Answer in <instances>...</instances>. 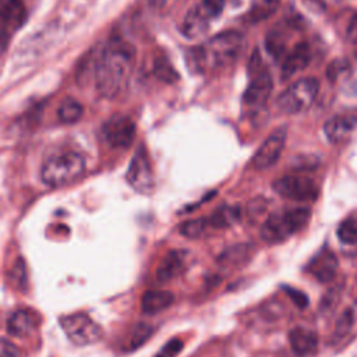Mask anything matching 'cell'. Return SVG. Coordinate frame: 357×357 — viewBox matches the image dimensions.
Wrapping results in <instances>:
<instances>
[{
	"instance_id": "25",
	"label": "cell",
	"mask_w": 357,
	"mask_h": 357,
	"mask_svg": "<svg viewBox=\"0 0 357 357\" xmlns=\"http://www.w3.org/2000/svg\"><path fill=\"white\" fill-rule=\"evenodd\" d=\"M209 222L208 219H195V220H190L187 223H184L181 226V233L185 236V237H190V238H197L199 236H202L205 231H206V227H208Z\"/></svg>"
},
{
	"instance_id": "17",
	"label": "cell",
	"mask_w": 357,
	"mask_h": 357,
	"mask_svg": "<svg viewBox=\"0 0 357 357\" xmlns=\"http://www.w3.org/2000/svg\"><path fill=\"white\" fill-rule=\"evenodd\" d=\"M187 255L180 250H172L160 261L156 269V278L159 282H167L178 276L185 269Z\"/></svg>"
},
{
	"instance_id": "28",
	"label": "cell",
	"mask_w": 357,
	"mask_h": 357,
	"mask_svg": "<svg viewBox=\"0 0 357 357\" xmlns=\"http://www.w3.org/2000/svg\"><path fill=\"white\" fill-rule=\"evenodd\" d=\"M283 290L286 291V294L289 296V298L298 307V308H305L310 303L308 297L305 293H303L298 289H294L291 286H283Z\"/></svg>"
},
{
	"instance_id": "32",
	"label": "cell",
	"mask_w": 357,
	"mask_h": 357,
	"mask_svg": "<svg viewBox=\"0 0 357 357\" xmlns=\"http://www.w3.org/2000/svg\"><path fill=\"white\" fill-rule=\"evenodd\" d=\"M0 357H18V349L11 342L0 339Z\"/></svg>"
},
{
	"instance_id": "4",
	"label": "cell",
	"mask_w": 357,
	"mask_h": 357,
	"mask_svg": "<svg viewBox=\"0 0 357 357\" xmlns=\"http://www.w3.org/2000/svg\"><path fill=\"white\" fill-rule=\"evenodd\" d=\"M85 170V159L77 152H63L45 160L40 169L42 181L50 187H60L75 181Z\"/></svg>"
},
{
	"instance_id": "16",
	"label": "cell",
	"mask_w": 357,
	"mask_h": 357,
	"mask_svg": "<svg viewBox=\"0 0 357 357\" xmlns=\"http://www.w3.org/2000/svg\"><path fill=\"white\" fill-rule=\"evenodd\" d=\"M289 342L297 356H311L318 349V335L308 328L296 326L289 333Z\"/></svg>"
},
{
	"instance_id": "12",
	"label": "cell",
	"mask_w": 357,
	"mask_h": 357,
	"mask_svg": "<svg viewBox=\"0 0 357 357\" xmlns=\"http://www.w3.org/2000/svg\"><path fill=\"white\" fill-rule=\"evenodd\" d=\"M272 88H273V82H272V77H271L269 71L261 70L250 81L245 92H244L243 100L250 107H258V106L264 105V102L269 98Z\"/></svg>"
},
{
	"instance_id": "29",
	"label": "cell",
	"mask_w": 357,
	"mask_h": 357,
	"mask_svg": "<svg viewBox=\"0 0 357 357\" xmlns=\"http://www.w3.org/2000/svg\"><path fill=\"white\" fill-rule=\"evenodd\" d=\"M199 4L212 18H218L223 11L225 0H201Z\"/></svg>"
},
{
	"instance_id": "18",
	"label": "cell",
	"mask_w": 357,
	"mask_h": 357,
	"mask_svg": "<svg viewBox=\"0 0 357 357\" xmlns=\"http://www.w3.org/2000/svg\"><path fill=\"white\" fill-rule=\"evenodd\" d=\"M311 60V49L305 42L297 43L284 57L282 63V71L284 77H291L296 73L304 70Z\"/></svg>"
},
{
	"instance_id": "3",
	"label": "cell",
	"mask_w": 357,
	"mask_h": 357,
	"mask_svg": "<svg viewBox=\"0 0 357 357\" xmlns=\"http://www.w3.org/2000/svg\"><path fill=\"white\" fill-rule=\"evenodd\" d=\"M311 211L307 206L289 208L269 215L261 227V237L265 243L278 244L307 226Z\"/></svg>"
},
{
	"instance_id": "11",
	"label": "cell",
	"mask_w": 357,
	"mask_h": 357,
	"mask_svg": "<svg viewBox=\"0 0 357 357\" xmlns=\"http://www.w3.org/2000/svg\"><path fill=\"white\" fill-rule=\"evenodd\" d=\"M128 184L141 194H149L153 188V176L151 172L149 160L144 151H138L131 160L127 170Z\"/></svg>"
},
{
	"instance_id": "6",
	"label": "cell",
	"mask_w": 357,
	"mask_h": 357,
	"mask_svg": "<svg viewBox=\"0 0 357 357\" xmlns=\"http://www.w3.org/2000/svg\"><path fill=\"white\" fill-rule=\"evenodd\" d=\"M60 325L67 337L77 346L96 343L102 337V328L86 314H71L60 318Z\"/></svg>"
},
{
	"instance_id": "34",
	"label": "cell",
	"mask_w": 357,
	"mask_h": 357,
	"mask_svg": "<svg viewBox=\"0 0 357 357\" xmlns=\"http://www.w3.org/2000/svg\"><path fill=\"white\" fill-rule=\"evenodd\" d=\"M265 205H266V201L264 198H258L252 202V205L250 204L248 206V212L251 216H258L264 209H265Z\"/></svg>"
},
{
	"instance_id": "31",
	"label": "cell",
	"mask_w": 357,
	"mask_h": 357,
	"mask_svg": "<svg viewBox=\"0 0 357 357\" xmlns=\"http://www.w3.org/2000/svg\"><path fill=\"white\" fill-rule=\"evenodd\" d=\"M151 333V328L146 326V325H139L137 329H135V335L132 336V339L130 340L132 343V347H137L138 344H141Z\"/></svg>"
},
{
	"instance_id": "30",
	"label": "cell",
	"mask_w": 357,
	"mask_h": 357,
	"mask_svg": "<svg viewBox=\"0 0 357 357\" xmlns=\"http://www.w3.org/2000/svg\"><path fill=\"white\" fill-rule=\"evenodd\" d=\"M181 347H183V342H180L178 339H172L163 346V349L155 357H174L178 354Z\"/></svg>"
},
{
	"instance_id": "8",
	"label": "cell",
	"mask_w": 357,
	"mask_h": 357,
	"mask_svg": "<svg viewBox=\"0 0 357 357\" xmlns=\"http://www.w3.org/2000/svg\"><path fill=\"white\" fill-rule=\"evenodd\" d=\"M102 135L109 146L126 149L135 138V123L128 116L116 114L103 124Z\"/></svg>"
},
{
	"instance_id": "9",
	"label": "cell",
	"mask_w": 357,
	"mask_h": 357,
	"mask_svg": "<svg viewBox=\"0 0 357 357\" xmlns=\"http://www.w3.org/2000/svg\"><path fill=\"white\" fill-rule=\"evenodd\" d=\"M25 18L26 8L22 0H0V53Z\"/></svg>"
},
{
	"instance_id": "26",
	"label": "cell",
	"mask_w": 357,
	"mask_h": 357,
	"mask_svg": "<svg viewBox=\"0 0 357 357\" xmlns=\"http://www.w3.org/2000/svg\"><path fill=\"white\" fill-rule=\"evenodd\" d=\"M353 324H354L353 311H351V310H346V311L340 315V318L337 319V322H336L335 337H336V339H340V337L346 336V335L350 332Z\"/></svg>"
},
{
	"instance_id": "24",
	"label": "cell",
	"mask_w": 357,
	"mask_h": 357,
	"mask_svg": "<svg viewBox=\"0 0 357 357\" xmlns=\"http://www.w3.org/2000/svg\"><path fill=\"white\" fill-rule=\"evenodd\" d=\"M337 238L343 244H357V216L346 218L337 227Z\"/></svg>"
},
{
	"instance_id": "13",
	"label": "cell",
	"mask_w": 357,
	"mask_h": 357,
	"mask_svg": "<svg viewBox=\"0 0 357 357\" xmlns=\"http://www.w3.org/2000/svg\"><path fill=\"white\" fill-rule=\"evenodd\" d=\"M339 262L331 250L319 251L308 264L307 271L321 283L331 282L337 272Z\"/></svg>"
},
{
	"instance_id": "21",
	"label": "cell",
	"mask_w": 357,
	"mask_h": 357,
	"mask_svg": "<svg viewBox=\"0 0 357 357\" xmlns=\"http://www.w3.org/2000/svg\"><path fill=\"white\" fill-rule=\"evenodd\" d=\"M252 255V247L248 244H236L225 250L219 258V262L223 266L230 268H238L251 258Z\"/></svg>"
},
{
	"instance_id": "2",
	"label": "cell",
	"mask_w": 357,
	"mask_h": 357,
	"mask_svg": "<svg viewBox=\"0 0 357 357\" xmlns=\"http://www.w3.org/2000/svg\"><path fill=\"white\" fill-rule=\"evenodd\" d=\"M244 45V36L237 31L220 32L190 53V64L197 73L211 74L231 66Z\"/></svg>"
},
{
	"instance_id": "5",
	"label": "cell",
	"mask_w": 357,
	"mask_h": 357,
	"mask_svg": "<svg viewBox=\"0 0 357 357\" xmlns=\"http://www.w3.org/2000/svg\"><path fill=\"white\" fill-rule=\"evenodd\" d=\"M319 92V82L314 77H305L290 84L278 98V107L289 114L307 110Z\"/></svg>"
},
{
	"instance_id": "22",
	"label": "cell",
	"mask_w": 357,
	"mask_h": 357,
	"mask_svg": "<svg viewBox=\"0 0 357 357\" xmlns=\"http://www.w3.org/2000/svg\"><path fill=\"white\" fill-rule=\"evenodd\" d=\"M241 211L237 205H222L208 219L209 225L215 229H225L240 220Z\"/></svg>"
},
{
	"instance_id": "20",
	"label": "cell",
	"mask_w": 357,
	"mask_h": 357,
	"mask_svg": "<svg viewBox=\"0 0 357 357\" xmlns=\"http://www.w3.org/2000/svg\"><path fill=\"white\" fill-rule=\"evenodd\" d=\"M174 296L167 290H148L141 298V308L145 314H158L172 305Z\"/></svg>"
},
{
	"instance_id": "1",
	"label": "cell",
	"mask_w": 357,
	"mask_h": 357,
	"mask_svg": "<svg viewBox=\"0 0 357 357\" xmlns=\"http://www.w3.org/2000/svg\"><path fill=\"white\" fill-rule=\"evenodd\" d=\"M135 66V50L123 39L109 40L95 61V85L109 99L119 96L128 85Z\"/></svg>"
},
{
	"instance_id": "19",
	"label": "cell",
	"mask_w": 357,
	"mask_h": 357,
	"mask_svg": "<svg viewBox=\"0 0 357 357\" xmlns=\"http://www.w3.org/2000/svg\"><path fill=\"white\" fill-rule=\"evenodd\" d=\"M38 326V315L31 310H17L7 322V331L13 336H26Z\"/></svg>"
},
{
	"instance_id": "23",
	"label": "cell",
	"mask_w": 357,
	"mask_h": 357,
	"mask_svg": "<svg viewBox=\"0 0 357 357\" xmlns=\"http://www.w3.org/2000/svg\"><path fill=\"white\" fill-rule=\"evenodd\" d=\"M84 113V107L79 102H77L75 99H66L61 106L59 107V119L66 123V124H71L75 123L81 119Z\"/></svg>"
},
{
	"instance_id": "33",
	"label": "cell",
	"mask_w": 357,
	"mask_h": 357,
	"mask_svg": "<svg viewBox=\"0 0 357 357\" xmlns=\"http://www.w3.org/2000/svg\"><path fill=\"white\" fill-rule=\"evenodd\" d=\"M346 35L347 39L351 42H357V14H354L351 17V20L349 21L347 29H346Z\"/></svg>"
},
{
	"instance_id": "10",
	"label": "cell",
	"mask_w": 357,
	"mask_h": 357,
	"mask_svg": "<svg viewBox=\"0 0 357 357\" xmlns=\"http://www.w3.org/2000/svg\"><path fill=\"white\" fill-rule=\"evenodd\" d=\"M286 137H287V131L284 127H279L273 130L257 149L252 158L254 167L258 170H265L273 166L284 149Z\"/></svg>"
},
{
	"instance_id": "14",
	"label": "cell",
	"mask_w": 357,
	"mask_h": 357,
	"mask_svg": "<svg viewBox=\"0 0 357 357\" xmlns=\"http://www.w3.org/2000/svg\"><path fill=\"white\" fill-rule=\"evenodd\" d=\"M213 18L204 10V7L198 3L195 6H192L185 17L183 18L181 22V33L188 38V39H194L198 38L199 35H202L204 32H206V29L209 28V24Z\"/></svg>"
},
{
	"instance_id": "27",
	"label": "cell",
	"mask_w": 357,
	"mask_h": 357,
	"mask_svg": "<svg viewBox=\"0 0 357 357\" xmlns=\"http://www.w3.org/2000/svg\"><path fill=\"white\" fill-rule=\"evenodd\" d=\"M279 4V0H262V4L257 6L254 10H252V14H254V20H264L266 17H269L271 14L275 13L276 7Z\"/></svg>"
},
{
	"instance_id": "7",
	"label": "cell",
	"mask_w": 357,
	"mask_h": 357,
	"mask_svg": "<svg viewBox=\"0 0 357 357\" xmlns=\"http://www.w3.org/2000/svg\"><path fill=\"white\" fill-rule=\"evenodd\" d=\"M273 190L283 198L307 202L318 198L319 187L308 176L303 174H287L273 181Z\"/></svg>"
},
{
	"instance_id": "15",
	"label": "cell",
	"mask_w": 357,
	"mask_h": 357,
	"mask_svg": "<svg viewBox=\"0 0 357 357\" xmlns=\"http://www.w3.org/2000/svg\"><path fill=\"white\" fill-rule=\"evenodd\" d=\"M357 127L356 113H342L331 117L325 126L324 132L331 142H339L344 139Z\"/></svg>"
}]
</instances>
